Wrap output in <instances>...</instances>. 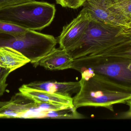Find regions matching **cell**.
Masks as SVG:
<instances>
[{
	"label": "cell",
	"mask_w": 131,
	"mask_h": 131,
	"mask_svg": "<svg viewBox=\"0 0 131 131\" xmlns=\"http://www.w3.org/2000/svg\"><path fill=\"white\" fill-rule=\"evenodd\" d=\"M81 88L73 98L75 108L103 107L113 111L114 105L126 104L131 98V88L119 84L101 75L81 74Z\"/></svg>",
	"instance_id": "1"
},
{
	"label": "cell",
	"mask_w": 131,
	"mask_h": 131,
	"mask_svg": "<svg viewBox=\"0 0 131 131\" xmlns=\"http://www.w3.org/2000/svg\"><path fill=\"white\" fill-rule=\"evenodd\" d=\"M56 12L54 4L34 0L0 8V21L27 30L40 31L51 24Z\"/></svg>",
	"instance_id": "2"
},
{
	"label": "cell",
	"mask_w": 131,
	"mask_h": 131,
	"mask_svg": "<svg viewBox=\"0 0 131 131\" xmlns=\"http://www.w3.org/2000/svg\"><path fill=\"white\" fill-rule=\"evenodd\" d=\"M122 28L91 19L82 39L71 50L67 52L73 59L93 56L128 39L122 33Z\"/></svg>",
	"instance_id": "3"
},
{
	"label": "cell",
	"mask_w": 131,
	"mask_h": 131,
	"mask_svg": "<svg viewBox=\"0 0 131 131\" xmlns=\"http://www.w3.org/2000/svg\"><path fill=\"white\" fill-rule=\"evenodd\" d=\"M72 69L83 73L104 76L131 88V59L99 55L74 59Z\"/></svg>",
	"instance_id": "4"
},
{
	"label": "cell",
	"mask_w": 131,
	"mask_h": 131,
	"mask_svg": "<svg viewBox=\"0 0 131 131\" xmlns=\"http://www.w3.org/2000/svg\"><path fill=\"white\" fill-rule=\"evenodd\" d=\"M58 43L53 35L32 30L19 34H0V48L8 47L20 52L33 65L55 48Z\"/></svg>",
	"instance_id": "5"
},
{
	"label": "cell",
	"mask_w": 131,
	"mask_h": 131,
	"mask_svg": "<svg viewBox=\"0 0 131 131\" xmlns=\"http://www.w3.org/2000/svg\"><path fill=\"white\" fill-rule=\"evenodd\" d=\"M91 20L90 15L82 8L75 18L63 27L57 39L60 48L67 52L73 48L85 34Z\"/></svg>",
	"instance_id": "6"
},
{
	"label": "cell",
	"mask_w": 131,
	"mask_h": 131,
	"mask_svg": "<svg viewBox=\"0 0 131 131\" xmlns=\"http://www.w3.org/2000/svg\"><path fill=\"white\" fill-rule=\"evenodd\" d=\"M38 102L20 93L8 101L0 102V118H28Z\"/></svg>",
	"instance_id": "7"
},
{
	"label": "cell",
	"mask_w": 131,
	"mask_h": 131,
	"mask_svg": "<svg viewBox=\"0 0 131 131\" xmlns=\"http://www.w3.org/2000/svg\"><path fill=\"white\" fill-rule=\"evenodd\" d=\"M24 85L29 88L43 90L71 97L72 95L78 93L81 88L80 81L69 82L55 81L34 82Z\"/></svg>",
	"instance_id": "8"
},
{
	"label": "cell",
	"mask_w": 131,
	"mask_h": 131,
	"mask_svg": "<svg viewBox=\"0 0 131 131\" xmlns=\"http://www.w3.org/2000/svg\"><path fill=\"white\" fill-rule=\"evenodd\" d=\"M82 6L91 19L123 28L122 25L108 10L107 0H85Z\"/></svg>",
	"instance_id": "9"
},
{
	"label": "cell",
	"mask_w": 131,
	"mask_h": 131,
	"mask_svg": "<svg viewBox=\"0 0 131 131\" xmlns=\"http://www.w3.org/2000/svg\"><path fill=\"white\" fill-rule=\"evenodd\" d=\"M73 61L67 51L55 48L34 66H40L51 70H64L71 68Z\"/></svg>",
	"instance_id": "10"
},
{
	"label": "cell",
	"mask_w": 131,
	"mask_h": 131,
	"mask_svg": "<svg viewBox=\"0 0 131 131\" xmlns=\"http://www.w3.org/2000/svg\"><path fill=\"white\" fill-rule=\"evenodd\" d=\"M19 91L24 95L37 102L65 105L74 107L73 98L43 90L29 88L22 85Z\"/></svg>",
	"instance_id": "11"
},
{
	"label": "cell",
	"mask_w": 131,
	"mask_h": 131,
	"mask_svg": "<svg viewBox=\"0 0 131 131\" xmlns=\"http://www.w3.org/2000/svg\"><path fill=\"white\" fill-rule=\"evenodd\" d=\"M30 62L20 52L8 47L0 48V66L12 72Z\"/></svg>",
	"instance_id": "12"
},
{
	"label": "cell",
	"mask_w": 131,
	"mask_h": 131,
	"mask_svg": "<svg viewBox=\"0 0 131 131\" xmlns=\"http://www.w3.org/2000/svg\"><path fill=\"white\" fill-rule=\"evenodd\" d=\"M108 8L115 18L125 28L131 17V0H107Z\"/></svg>",
	"instance_id": "13"
},
{
	"label": "cell",
	"mask_w": 131,
	"mask_h": 131,
	"mask_svg": "<svg viewBox=\"0 0 131 131\" xmlns=\"http://www.w3.org/2000/svg\"><path fill=\"white\" fill-rule=\"evenodd\" d=\"M95 55L131 59V37Z\"/></svg>",
	"instance_id": "14"
},
{
	"label": "cell",
	"mask_w": 131,
	"mask_h": 131,
	"mask_svg": "<svg viewBox=\"0 0 131 131\" xmlns=\"http://www.w3.org/2000/svg\"><path fill=\"white\" fill-rule=\"evenodd\" d=\"M28 30L13 24L0 21V34H19L25 33Z\"/></svg>",
	"instance_id": "15"
},
{
	"label": "cell",
	"mask_w": 131,
	"mask_h": 131,
	"mask_svg": "<svg viewBox=\"0 0 131 131\" xmlns=\"http://www.w3.org/2000/svg\"><path fill=\"white\" fill-rule=\"evenodd\" d=\"M34 0H0V8L13 6Z\"/></svg>",
	"instance_id": "16"
},
{
	"label": "cell",
	"mask_w": 131,
	"mask_h": 131,
	"mask_svg": "<svg viewBox=\"0 0 131 131\" xmlns=\"http://www.w3.org/2000/svg\"><path fill=\"white\" fill-rule=\"evenodd\" d=\"M85 0H67L66 7L76 9L82 6Z\"/></svg>",
	"instance_id": "17"
},
{
	"label": "cell",
	"mask_w": 131,
	"mask_h": 131,
	"mask_svg": "<svg viewBox=\"0 0 131 131\" xmlns=\"http://www.w3.org/2000/svg\"><path fill=\"white\" fill-rule=\"evenodd\" d=\"M12 72L10 69H7L0 66V85L6 84V79L9 74Z\"/></svg>",
	"instance_id": "18"
},
{
	"label": "cell",
	"mask_w": 131,
	"mask_h": 131,
	"mask_svg": "<svg viewBox=\"0 0 131 131\" xmlns=\"http://www.w3.org/2000/svg\"><path fill=\"white\" fill-rule=\"evenodd\" d=\"M126 104L129 106V109L121 116V118L131 119V98L127 102Z\"/></svg>",
	"instance_id": "19"
},
{
	"label": "cell",
	"mask_w": 131,
	"mask_h": 131,
	"mask_svg": "<svg viewBox=\"0 0 131 131\" xmlns=\"http://www.w3.org/2000/svg\"><path fill=\"white\" fill-rule=\"evenodd\" d=\"M122 32L125 35L131 37V21L127 24L125 28L122 29Z\"/></svg>",
	"instance_id": "20"
},
{
	"label": "cell",
	"mask_w": 131,
	"mask_h": 131,
	"mask_svg": "<svg viewBox=\"0 0 131 131\" xmlns=\"http://www.w3.org/2000/svg\"><path fill=\"white\" fill-rule=\"evenodd\" d=\"M57 4L61 5L63 7H66L67 0H55Z\"/></svg>",
	"instance_id": "21"
},
{
	"label": "cell",
	"mask_w": 131,
	"mask_h": 131,
	"mask_svg": "<svg viewBox=\"0 0 131 131\" xmlns=\"http://www.w3.org/2000/svg\"><path fill=\"white\" fill-rule=\"evenodd\" d=\"M7 86V84L3 85H0V96L2 95L5 91L6 87Z\"/></svg>",
	"instance_id": "22"
},
{
	"label": "cell",
	"mask_w": 131,
	"mask_h": 131,
	"mask_svg": "<svg viewBox=\"0 0 131 131\" xmlns=\"http://www.w3.org/2000/svg\"><path fill=\"white\" fill-rule=\"evenodd\" d=\"M131 21H130V22H131Z\"/></svg>",
	"instance_id": "23"
}]
</instances>
